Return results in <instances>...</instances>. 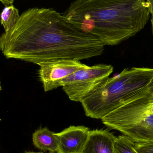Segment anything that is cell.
I'll use <instances>...</instances> for the list:
<instances>
[{
    "label": "cell",
    "instance_id": "6da1fadb",
    "mask_svg": "<svg viewBox=\"0 0 153 153\" xmlns=\"http://www.w3.org/2000/svg\"><path fill=\"white\" fill-rule=\"evenodd\" d=\"M104 47L98 38L78 29L51 8L26 10L0 36V50L6 58L37 65L59 59H90L102 54Z\"/></svg>",
    "mask_w": 153,
    "mask_h": 153
},
{
    "label": "cell",
    "instance_id": "7a4b0ae2",
    "mask_svg": "<svg viewBox=\"0 0 153 153\" xmlns=\"http://www.w3.org/2000/svg\"><path fill=\"white\" fill-rule=\"evenodd\" d=\"M63 14L78 29L113 46L141 31L150 13L143 0H77Z\"/></svg>",
    "mask_w": 153,
    "mask_h": 153
},
{
    "label": "cell",
    "instance_id": "3957f363",
    "mask_svg": "<svg viewBox=\"0 0 153 153\" xmlns=\"http://www.w3.org/2000/svg\"><path fill=\"white\" fill-rule=\"evenodd\" d=\"M153 90V68L132 67L108 78L81 102L86 116L102 119L133 98Z\"/></svg>",
    "mask_w": 153,
    "mask_h": 153
},
{
    "label": "cell",
    "instance_id": "277c9868",
    "mask_svg": "<svg viewBox=\"0 0 153 153\" xmlns=\"http://www.w3.org/2000/svg\"><path fill=\"white\" fill-rule=\"evenodd\" d=\"M101 120L134 143H153V90L129 100Z\"/></svg>",
    "mask_w": 153,
    "mask_h": 153
},
{
    "label": "cell",
    "instance_id": "5b68a950",
    "mask_svg": "<svg viewBox=\"0 0 153 153\" xmlns=\"http://www.w3.org/2000/svg\"><path fill=\"white\" fill-rule=\"evenodd\" d=\"M111 65L99 64L88 66L63 80L61 86L71 100L80 102L98 89L111 74Z\"/></svg>",
    "mask_w": 153,
    "mask_h": 153
},
{
    "label": "cell",
    "instance_id": "8992f818",
    "mask_svg": "<svg viewBox=\"0 0 153 153\" xmlns=\"http://www.w3.org/2000/svg\"><path fill=\"white\" fill-rule=\"evenodd\" d=\"M38 65L39 76L45 92L62 87L61 83L64 79L88 66L80 61L71 59L47 61Z\"/></svg>",
    "mask_w": 153,
    "mask_h": 153
},
{
    "label": "cell",
    "instance_id": "52a82bcc",
    "mask_svg": "<svg viewBox=\"0 0 153 153\" xmlns=\"http://www.w3.org/2000/svg\"><path fill=\"white\" fill-rule=\"evenodd\" d=\"M90 131L88 128L84 126H71L56 133L59 145L57 153H82Z\"/></svg>",
    "mask_w": 153,
    "mask_h": 153
},
{
    "label": "cell",
    "instance_id": "ba28073f",
    "mask_svg": "<svg viewBox=\"0 0 153 153\" xmlns=\"http://www.w3.org/2000/svg\"><path fill=\"white\" fill-rule=\"evenodd\" d=\"M117 138L108 129L91 130L82 153H115Z\"/></svg>",
    "mask_w": 153,
    "mask_h": 153
},
{
    "label": "cell",
    "instance_id": "9c48e42d",
    "mask_svg": "<svg viewBox=\"0 0 153 153\" xmlns=\"http://www.w3.org/2000/svg\"><path fill=\"white\" fill-rule=\"evenodd\" d=\"M55 134L47 128H39L32 135L33 145L41 151L57 153L59 145Z\"/></svg>",
    "mask_w": 153,
    "mask_h": 153
},
{
    "label": "cell",
    "instance_id": "30bf717a",
    "mask_svg": "<svg viewBox=\"0 0 153 153\" xmlns=\"http://www.w3.org/2000/svg\"><path fill=\"white\" fill-rule=\"evenodd\" d=\"M19 17V10L13 4L5 6L0 14V21L4 28V32L9 31L14 26Z\"/></svg>",
    "mask_w": 153,
    "mask_h": 153
},
{
    "label": "cell",
    "instance_id": "8fae6325",
    "mask_svg": "<svg viewBox=\"0 0 153 153\" xmlns=\"http://www.w3.org/2000/svg\"><path fill=\"white\" fill-rule=\"evenodd\" d=\"M134 144L127 137L119 136L115 142V153H138L134 148Z\"/></svg>",
    "mask_w": 153,
    "mask_h": 153
},
{
    "label": "cell",
    "instance_id": "7c38bea8",
    "mask_svg": "<svg viewBox=\"0 0 153 153\" xmlns=\"http://www.w3.org/2000/svg\"><path fill=\"white\" fill-rule=\"evenodd\" d=\"M134 148L138 153H153V143H134Z\"/></svg>",
    "mask_w": 153,
    "mask_h": 153
},
{
    "label": "cell",
    "instance_id": "4fadbf2b",
    "mask_svg": "<svg viewBox=\"0 0 153 153\" xmlns=\"http://www.w3.org/2000/svg\"><path fill=\"white\" fill-rule=\"evenodd\" d=\"M149 4V11H150V14L152 15V31L153 33V0H149L147 1Z\"/></svg>",
    "mask_w": 153,
    "mask_h": 153
},
{
    "label": "cell",
    "instance_id": "5bb4252c",
    "mask_svg": "<svg viewBox=\"0 0 153 153\" xmlns=\"http://www.w3.org/2000/svg\"><path fill=\"white\" fill-rule=\"evenodd\" d=\"M1 1V2L3 4L5 5V6H9L13 5V2H14L13 0H10H10H7V1Z\"/></svg>",
    "mask_w": 153,
    "mask_h": 153
},
{
    "label": "cell",
    "instance_id": "9a60e30c",
    "mask_svg": "<svg viewBox=\"0 0 153 153\" xmlns=\"http://www.w3.org/2000/svg\"><path fill=\"white\" fill-rule=\"evenodd\" d=\"M23 153H45L43 152H25ZM49 153H56L55 152H50Z\"/></svg>",
    "mask_w": 153,
    "mask_h": 153
},
{
    "label": "cell",
    "instance_id": "2e32d148",
    "mask_svg": "<svg viewBox=\"0 0 153 153\" xmlns=\"http://www.w3.org/2000/svg\"><path fill=\"white\" fill-rule=\"evenodd\" d=\"M2 90V88H1V82H0V92H1V90Z\"/></svg>",
    "mask_w": 153,
    "mask_h": 153
}]
</instances>
